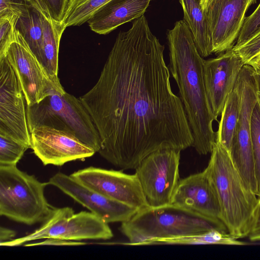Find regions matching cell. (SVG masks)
Masks as SVG:
<instances>
[{"instance_id":"17","label":"cell","mask_w":260,"mask_h":260,"mask_svg":"<svg viewBox=\"0 0 260 260\" xmlns=\"http://www.w3.org/2000/svg\"><path fill=\"white\" fill-rule=\"evenodd\" d=\"M171 204L212 219L220 220L218 199L204 170L180 180Z\"/></svg>"},{"instance_id":"37","label":"cell","mask_w":260,"mask_h":260,"mask_svg":"<svg viewBox=\"0 0 260 260\" xmlns=\"http://www.w3.org/2000/svg\"><path fill=\"white\" fill-rule=\"evenodd\" d=\"M260 68V67H259Z\"/></svg>"},{"instance_id":"12","label":"cell","mask_w":260,"mask_h":260,"mask_svg":"<svg viewBox=\"0 0 260 260\" xmlns=\"http://www.w3.org/2000/svg\"><path fill=\"white\" fill-rule=\"evenodd\" d=\"M70 175L86 187L138 210L149 206L135 174L89 167Z\"/></svg>"},{"instance_id":"34","label":"cell","mask_w":260,"mask_h":260,"mask_svg":"<svg viewBox=\"0 0 260 260\" xmlns=\"http://www.w3.org/2000/svg\"><path fill=\"white\" fill-rule=\"evenodd\" d=\"M252 66L254 69V76L256 85L257 99L260 104V68L255 65Z\"/></svg>"},{"instance_id":"25","label":"cell","mask_w":260,"mask_h":260,"mask_svg":"<svg viewBox=\"0 0 260 260\" xmlns=\"http://www.w3.org/2000/svg\"><path fill=\"white\" fill-rule=\"evenodd\" d=\"M251 138L257 185V196L260 197V104L257 99L251 116Z\"/></svg>"},{"instance_id":"15","label":"cell","mask_w":260,"mask_h":260,"mask_svg":"<svg viewBox=\"0 0 260 260\" xmlns=\"http://www.w3.org/2000/svg\"><path fill=\"white\" fill-rule=\"evenodd\" d=\"M105 222H126L138 211L135 208L108 198L83 185L73 178L58 172L48 181Z\"/></svg>"},{"instance_id":"33","label":"cell","mask_w":260,"mask_h":260,"mask_svg":"<svg viewBox=\"0 0 260 260\" xmlns=\"http://www.w3.org/2000/svg\"><path fill=\"white\" fill-rule=\"evenodd\" d=\"M16 233L11 229L1 226L0 228V244L13 239Z\"/></svg>"},{"instance_id":"10","label":"cell","mask_w":260,"mask_h":260,"mask_svg":"<svg viewBox=\"0 0 260 260\" xmlns=\"http://www.w3.org/2000/svg\"><path fill=\"white\" fill-rule=\"evenodd\" d=\"M25 99L6 56L0 58V132L30 148Z\"/></svg>"},{"instance_id":"1","label":"cell","mask_w":260,"mask_h":260,"mask_svg":"<svg viewBox=\"0 0 260 260\" xmlns=\"http://www.w3.org/2000/svg\"><path fill=\"white\" fill-rule=\"evenodd\" d=\"M164 50L142 16L118 33L96 84L79 97L98 132V152L118 168L135 169L160 149L192 146Z\"/></svg>"},{"instance_id":"13","label":"cell","mask_w":260,"mask_h":260,"mask_svg":"<svg viewBox=\"0 0 260 260\" xmlns=\"http://www.w3.org/2000/svg\"><path fill=\"white\" fill-rule=\"evenodd\" d=\"M30 148L44 165L62 166L77 159H84L96 152L73 134L46 126L29 131Z\"/></svg>"},{"instance_id":"6","label":"cell","mask_w":260,"mask_h":260,"mask_svg":"<svg viewBox=\"0 0 260 260\" xmlns=\"http://www.w3.org/2000/svg\"><path fill=\"white\" fill-rule=\"evenodd\" d=\"M48 184L16 165H0V215L27 225L43 222L54 208L44 194Z\"/></svg>"},{"instance_id":"35","label":"cell","mask_w":260,"mask_h":260,"mask_svg":"<svg viewBox=\"0 0 260 260\" xmlns=\"http://www.w3.org/2000/svg\"><path fill=\"white\" fill-rule=\"evenodd\" d=\"M248 64H249L251 66L255 65V66H257L260 67V56L258 58H257L256 59H255L254 60L249 63Z\"/></svg>"},{"instance_id":"20","label":"cell","mask_w":260,"mask_h":260,"mask_svg":"<svg viewBox=\"0 0 260 260\" xmlns=\"http://www.w3.org/2000/svg\"><path fill=\"white\" fill-rule=\"evenodd\" d=\"M183 11L184 19L191 31L200 54L206 57L213 53L205 13L201 0H179Z\"/></svg>"},{"instance_id":"21","label":"cell","mask_w":260,"mask_h":260,"mask_svg":"<svg viewBox=\"0 0 260 260\" xmlns=\"http://www.w3.org/2000/svg\"><path fill=\"white\" fill-rule=\"evenodd\" d=\"M240 95L236 84L224 103L216 133L218 141L230 150L234 139L240 112Z\"/></svg>"},{"instance_id":"11","label":"cell","mask_w":260,"mask_h":260,"mask_svg":"<svg viewBox=\"0 0 260 260\" xmlns=\"http://www.w3.org/2000/svg\"><path fill=\"white\" fill-rule=\"evenodd\" d=\"M257 0H210L203 8L213 53L235 45L249 8Z\"/></svg>"},{"instance_id":"19","label":"cell","mask_w":260,"mask_h":260,"mask_svg":"<svg viewBox=\"0 0 260 260\" xmlns=\"http://www.w3.org/2000/svg\"><path fill=\"white\" fill-rule=\"evenodd\" d=\"M43 23V66L50 80L61 84L58 77V52L62 35L67 28L57 21L41 14Z\"/></svg>"},{"instance_id":"30","label":"cell","mask_w":260,"mask_h":260,"mask_svg":"<svg viewBox=\"0 0 260 260\" xmlns=\"http://www.w3.org/2000/svg\"><path fill=\"white\" fill-rule=\"evenodd\" d=\"M260 31V3L254 12L246 17L238 38L234 46H238L246 42Z\"/></svg>"},{"instance_id":"22","label":"cell","mask_w":260,"mask_h":260,"mask_svg":"<svg viewBox=\"0 0 260 260\" xmlns=\"http://www.w3.org/2000/svg\"><path fill=\"white\" fill-rule=\"evenodd\" d=\"M16 28L43 66V23L41 13L34 8L27 15L20 16Z\"/></svg>"},{"instance_id":"3","label":"cell","mask_w":260,"mask_h":260,"mask_svg":"<svg viewBox=\"0 0 260 260\" xmlns=\"http://www.w3.org/2000/svg\"><path fill=\"white\" fill-rule=\"evenodd\" d=\"M204 171L216 193L220 219L228 232L237 239L248 237L255 220L258 197L235 166L228 149L218 141Z\"/></svg>"},{"instance_id":"8","label":"cell","mask_w":260,"mask_h":260,"mask_svg":"<svg viewBox=\"0 0 260 260\" xmlns=\"http://www.w3.org/2000/svg\"><path fill=\"white\" fill-rule=\"evenodd\" d=\"M254 68L245 64L236 83L241 100L236 133L230 149L232 160L248 187L256 194L257 185L251 138V119L257 102Z\"/></svg>"},{"instance_id":"2","label":"cell","mask_w":260,"mask_h":260,"mask_svg":"<svg viewBox=\"0 0 260 260\" xmlns=\"http://www.w3.org/2000/svg\"><path fill=\"white\" fill-rule=\"evenodd\" d=\"M169 69L176 81L191 128L192 147L199 154L211 153L216 142L215 120L207 96L203 74L204 60L183 20L168 30Z\"/></svg>"},{"instance_id":"31","label":"cell","mask_w":260,"mask_h":260,"mask_svg":"<svg viewBox=\"0 0 260 260\" xmlns=\"http://www.w3.org/2000/svg\"><path fill=\"white\" fill-rule=\"evenodd\" d=\"M85 243L76 241L66 240L60 239L55 238H47L45 239L42 242L31 243V244H26L24 245L25 246H35V245H84Z\"/></svg>"},{"instance_id":"16","label":"cell","mask_w":260,"mask_h":260,"mask_svg":"<svg viewBox=\"0 0 260 260\" xmlns=\"http://www.w3.org/2000/svg\"><path fill=\"white\" fill-rule=\"evenodd\" d=\"M244 64L241 56L232 49L220 53L215 58L204 60L206 92L216 121Z\"/></svg>"},{"instance_id":"14","label":"cell","mask_w":260,"mask_h":260,"mask_svg":"<svg viewBox=\"0 0 260 260\" xmlns=\"http://www.w3.org/2000/svg\"><path fill=\"white\" fill-rule=\"evenodd\" d=\"M6 56L19 79L26 105L41 101L47 95L51 86L56 84L50 80L17 28L15 39Z\"/></svg>"},{"instance_id":"32","label":"cell","mask_w":260,"mask_h":260,"mask_svg":"<svg viewBox=\"0 0 260 260\" xmlns=\"http://www.w3.org/2000/svg\"><path fill=\"white\" fill-rule=\"evenodd\" d=\"M257 197L258 203L255 220L248 236L249 240L252 242L260 241V197Z\"/></svg>"},{"instance_id":"36","label":"cell","mask_w":260,"mask_h":260,"mask_svg":"<svg viewBox=\"0 0 260 260\" xmlns=\"http://www.w3.org/2000/svg\"><path fill=\"white\" fill-rule=\"evenodd\" d=\"M210 0H201V4L202 8H203L205 5Z\"/></svg>"},{"instance_id":"27","label":"cell","mask_w":260,"mask_h":260,"mask_svg":"<svg viewBox=\"0 0 260 260\" xmlns=\"http://www.w3.org/2000/svg\"><path fill=\"white\" fill-rule=\"evenodd\" d=\"M18 18L15 16L0 18V58L6 56L15 39Z\"/></svg>"},{"instance_id":"26","label":"cell","mask_w":260,"mask_h":260,"mask_svg":"<svg viewBox=\"0 0 260 260\" xmlns=\"http://www.w3.org/2000/svg\"><path fill=\"white\" fill-rule=\"evenodd\" d=\"M41 14L62 21L69 0H27Z\"/></svg>"},{"instance_id":"18","label":"cell","mask_w":260,"mask_h":260,"mask_svg":"<svg viewBox=\"0 0 260 260\" xmlns=\"http://www.w3.org/2000/svg\"><path fill=\"white\" fill-rule=\"evenodd\" d=\"M151 0H111L102 6L88 20L91 30L107 35L119 26L142 16Z\"/></svg>"},{"instance_id":"5","label":"cell","mask_w":260,"mask_h":260,"mask_svg":"<svg viewBox=\"0 0 260 260\" xmlns=\"http://www.w3.org/2000/svg\"><path fill=\"white\" fill-rule=\"evenodd\" d=\"M26 109L29 131L38 126L65 131L99 151L100 138L91 116L80 99L67 92L61 84H53L46 96Z\"/></svg>"},{"instance_id":"29","label":"cell","mask_w":260,"mask_h":260,"mask_svg":"<svg viewBox=\"0 0 260 260\" xmlns=\"http://www.w3.org/2000/svg\"><path fill=\"white\" fill-rule=\"evenodd\" d=\"M33 8L27 0H0V18L19 17L27 15Z\"/></svg>"},{"instance_id":"24","label":"cell","mask_w":260,"mask_h":260,"mask_svg":"<svg viewBox=\"0 0 260 260\" xmlns=\"http://www.w3.org/2000/svg\"><path fill=\"white\" fill-rule=\"evenodd\" d=\"M29 148L28 145L0 132V165H16Z\"/></svg>"},{"instance_id":"23","label":"cell","mask_w":260,"mask_h":260,"mask_svg":"<svg viewBox=\"0 0 260 260\" xmlns=\"http://www.w3.org/2000/svg\"><path fill=\"white\" fill-rule=\"evenodd\" d=\"M111 0H69L62 22L66 27L80 26Z\"/></svg>"},{"instance_id":"9","label":"cell","mask_w":260,"mask_h":260,"mask_svg":"<svg viewBox=\"0 0 260 260\" xmlns=\"http://www.w3.org/2000/svg\"><path fill=\"white\" fill-rule=\"evenodd\" d=\"M181 150L167 148L146 156L135 169V174L149 206L171 204L180 181Z\"/></svg>"},{"instance_id":"7","label":"cell","mask_w":260,"mask_h":260,"mask_svg":"<svg viewBox=\"0 0 260 260\" xmlns=\"http://www.w3.org/2000/svg\"><path fill=\"white\" fill-rule=\"evenodd\" d=\"M113 234L108 223L91 212L75 214L72 208H54L42 224L34 232L0 244L17 246L30 241L47 238L71 241L108 240Z\"/></svg>"},{"instance_id":"28","label":"cell","mask_w":260,"mask_h":260,"mask_svg":"<svg viewBox=\"0 0 260 260\" xmlns=\"http://www.w3.org/2000/svg\"><path fill=\"white\" fill-rule=\"evenodd\" d=\"M232 49L242 58L245 64H248L260 56V31L244 43L234 46Z\"/></svg>"},{"instance_id":"4","label":"cell","mask_w":260,"mask_h":260,"mask_svg":"<svg viewBox=\"0 0 260 260\" xmlns=\"http://www.w3.org/2000/svg\"><path fill=\"white\" fill-rule=\"evenodd\" d=\"M213 230L228 232L220 220L172 204L139 210L120 226L129 242L135 244L196 236Z\"/></svg>"}]
</instances>
